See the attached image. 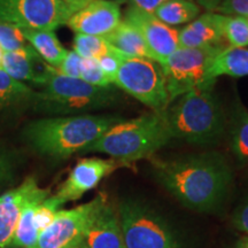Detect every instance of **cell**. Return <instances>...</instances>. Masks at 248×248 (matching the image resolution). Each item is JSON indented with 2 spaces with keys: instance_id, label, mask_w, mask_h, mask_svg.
Returning a JSON list of instances; mask_svg holds the SVG:
<instances>
[{
  "instance_id": "1",
  "label": "cell",
  "mask_w": 248,
  "mask_h": 248,
  "mask_svg": "<svg viewBox=\"0 0 248 248\" xmlns=\"http://www.w3.org/2000/svg\"><path fill=\"white\" fill-rule=\"evenodd\" d=\"M160 184L187 208L212 212L224 202L232 185V170L216 152L178 157L152 159Z\"/></svg>"
},
{
  "instance_id": "2",
  "label": "cell",
  "mask_w": 248,
  "mask_h": 248,
  "mask_svg": "<svg viewBox=\"0 0 248 248\" xmlns=\"http://www.w3.org/2000/svg\"><path fill=\"white\" fill-rule=\"evenodd\" d=\"M124 119L116 115H83L44 117L27 124L24 137L39 154L63 160L83 152Z\"/></svg>"
},
{
  "instance_id": "3",
  "label": "cell",
  "mask_w": 248,
  "mask_h": 248,
  "mask_svg": "<svg viewBox=\"0 0 248 248\" xmlns=\"http://www.w3.org/2000/svg\"><path fill=\"white\" fill-rule=\"evenodd\" d=\"M214 86L215 80L204 83L175 99L163 110L170 138L199 145L221 138L226 121Z\"/></svg>"
},
{
  "instance_id": "4",
  "label": "cell",
  "mask_w": 248,
  "mask_h": 248,
  "mask_svg": "<svg viewBox=\"0 0 248 248\" xmlns=\"http://www.w3.org/2000/svg\"><path fill=\"white\" fill-rule=\"evenodd\" d=\"M171 140L162 111L116 123L82 153H102L130 163L154 155Z\"/></svg>"
},
{
  "instance_id": "5",
  "label": "cell",
  "mask_w": 248,
  "mask_h": 248,
  "mask_svg": "<svg viewBox=\"0 0 248 248\" xmlns=\"http://www.w3.org/2000/svg\"><path fill=\"white\" fill-rule=\"evenodd\" d=\"M119 94L111 86L98 88L80 78L67 77L53 68L42 90L35 93L33 102L38 110L57 116L83 115L115 105Z\"/></svg>"
},
{
  "instance_id": "6",
  "label": "cell",
  "mask_w": 248,
  "mask_h": 248,
  "mask_svg": "<svg viewBox=\"0 0 248 248\" xmlns=\"http://www.w3.org/2000/svg\"><path fill=\"white\" fill-rule=\"evenodd\" d=\"M228 47L226 45L178 47L161 63L170 104L184 93L213 80L209 78L210 68L215 59Z\"/></svg>"
},
{
  "instance_id": "7",
  "label": "cell",
  "mask_w": 248,
  "mask_h": 248,
  "mask_svg": "<svg viewBox=\"0 0 248 248\" xmlns=\"http://www.w3.org/2000/svg\"><path fill=\"white\" fill-rule=\"evenodd\" d=\"M114 85L153 111H162L170 105L162 67L153 59L126 58L117 71Z\"/></svg>"
},
{
  "instance_id": "8",
  "label": "cell",
  "mask_w": 248,
  "mask_h": 248,
  "mask_svg": "<svg viewBox=\"0 0 248 248\" xmlns=\"http://www.w3.org/2000/svg\"><path fill=\"white\" fill-rule=\"evenodd\" d=\"M119 219L125 248H177L168 224L138 201H122Z\"/></svg>"
},
{
  "instance_id": "9",
  "label": "cell",
  "mask_w": 248,
  "mask_h": 248,
  "mask_svg": "<svg viewBox=\"0 0 248 248\" xmlns=\"http://www.w3.org/2000/svg\"><path fill=\"white\" fill-rule=\"evenodd\" d=\"M73 14L62 0H0V22L22 30L54 31Z\"/></svg>"
},
{
  "instance_id": "10",
  "label": "cell",
  "mask_w": 248,
  "mask_h": 248,
  "mask_svg": "<svg viewBox=\"0 0 248 248\" xmlns=\"http://www.w3.org/2000/svg\"><path fill=\"white\" fill-rule=\"evenodd\" d=\"M105 198L106 195L100 193L75 208L59 210L53 222L40 233L32 248H69L76 245Z\"/></svg>"
},
{
  "instance_id": "11",
  "label": "cell",
  "mask_w": 248,
  "mask_h": 248,
  "mask_svg": "<svg viewBox=\"0 0 248 248\" xmlns=\"http://www.w3.org/2000/svg\"><path fill=\"white\" fill-rule=\"evenodd\" d=\"M126 166L129 163L115 159L84 157L76 163L53 197L61 206L70 201L79 200L85 193L97 187L105 177Z\"/></svg>"
},
{
  "instance_id": "12",
  "label": "cell",
  "mask_w": 248,
  "mask_h": 248,
  "mask_svg": "<svg viewBox=\"0 0 248 248\" xmlns=\"http://www.w3.org/2000/svg\"><path fill=\"white\" fill-rule=\"evenodd\" d=\"M51 195L33 177H28L16 187L0 195V248H9L21 214L28 204L44 201Z\"/></svg>"
},
{
  "instance_id": "13",
  "label": "cell",
  "mask_w": 248,
  "mask_h": 248,
  "mask_svg": "<svg viewBox=\"0 0 248 248\" xmlns=\"http://www.w3.org/2000/svg\"><path fill=\"white\" fill-rule=\"evenodd\" d=\"M123 20L133 24L140 31L152 58L160 64L179 47V30L161 22L153 14L129 6Z\"/></svg>"
},
{
  "instance_id": "14",
  "label": "cell",
  "mask_w": 248,
  "mask_h": 248,
  "mask_svg": "<svg viewBox=\"0 0 248 248\" xmlns=\"http://www.w3.org/2000/svg\"><path fill=\"white\" fill-rule=\"evenodd\" d=\"M122 21L120 5L110 0H93L71 15L67 26L78 35L107 37Z\"/></svg>"
},
{
  "instance_id": "15",
  "label": "cell",
  "mask_w": 248,
  "mask_h": 248,
  "mask_svg": "<svg viewBox=\"0 0 248 248\" xmlns=\"http://www.w3.org/2000/svg\"><path fill=\"white\" fill-rule=\"evenodd\" d=\"M78 243L83 248H125L119 214L105 198Z\"/></svg>"
},
{
  "instance_id": "16",
  "label": "cell",
  "mask_w": 248,
  "mask_h": 248,
  "mask_svg": "<svg viewBox=\"0 0 248 248\" xmlns=\"http://www.w3.org/2000/svg\"><path fill=\"white\" fill-rule=\"evenodd\" d=\"M179 47L199 48L224 45L223 15L207 12L179 30Z\"/></svg>"
},
{
  "instance_id": "17",
  "label": "cell",
  "mask_w": 248,
  "mask_h": 248,
  "mask_svg": "<svg viewBox=\"0 0 248 248\" xmlns=\"http://www.w3.org/2000/svg\"><path fill=\"white\" fill-rule=\"evenodd\" d=\"M1 69L20 82L43 85L53 68L48 66L31 46L20 52L5 53Z\"/></svg>"
},
{
  "instance_id": "18",
  "label": "cell",
  "mask_w": 248,
  "mask_h": 248,
  "mask_svg": "<svg viewBox=\"0 0 248 248\" xmlns=\"http://www.w3.org/2000/svg\"><path fill=\"white\" fill-rule=\"evenodd\" d=\"M109 45L126 58H152L146 42L137 28L122 20L110 35L106 37Z\"/></svg>"
},
{
  "instance_id": "19",
  "label": "cell",
  "mask_w": 248,
  "mask_h": 248,
  "mask_svg": "<svg viewBox=\"0 0 248 248\" xmlns=\"http://www.w3.org/2000/svg\"><path fill=\"white\" fill-rule=\"evenodd\" d=\"M28 44L48 66L57 68L66 58L68 49L61 45L54 31L46 30H22Z\"/></svg>"
},
{
  "instance_id": "20",
  "label": "cell",
  "mask_w": 248,
  "mask_h": 248,
  "mask_svg": "<svg viewBox=\"0 0 248 248\" xmlns=\"http://www.w3.org/2000/svg\"><path fill=\"white\" fill-rule=\"evenodd\" d=\"M219 76H248V48L228 47L214 61L209 78L216 80Z\"/></svg>"
},
{
  "instance_id": "21",
  "label": "cell",
  "mask_w": 248,
  "mask_h": 248,
  "mask_svg": "<svg viewBox=\"0 0 248 248\" xmlns=\"http://www.w3.org/2000/svg\"><path fill=\"white\" fill-rule=\"evenodd\" d=\"M231 150L241 162L248 163V110L237 99L229 121Z\"/></svg>"
},
{
  "instance_id": "22",
  "label": "cell",
  "mask_w": 248,
  "mask_h": 248,
  "mask_svg": "<svg viewBox=\"0 0 248 248\" xmlns=\"http://www.w3.org/2000/svg\"><path fill=\"white\" fill-rule=\"evenodd\" d=\"M201 14V7L194 0H170L160 6L153 15L170 27L190 23Z\"/></svg>"
},
{
  "instance_id": "23",
  "label": "cell",
  "mask_w": 248,
  "mask_h": 248,
  "mask_svg": "<svg viewBox=\"0 0 248 248\" xmlns=\"http://www.w3.org/2000/svg\"><path fill=\"white\" fill-rule=\"evenodd\" d=\"M42 202L43 201H36L23 209L9 248H32L35 246L39 238V232L35 225V212Z\"/></svg>"
},
{
  "instance_id": "24",
  "label": "cell",
  "mask_w": 248,
  "mask_h": 248,
  "mask_svg": "<svg viewBox=\"0 0 248 248\" xmlns=\"http://www.w3.org/2000/svg\"><path fill=\"white\" fill-rule=\"evenodd\" d=\"M35 91L23 82L9 76L0 68V107H7L20 102L33 100Z\"/></svg>"
},
{
  "instance_id": "25",
  "label": "cell",
  "mask_w": 248,
  "mask_h": 248,
  "mask_svg": "<svg viewBox=\"0 0 248 248\" xmlns=\"http://www.w3.org/2000/svg\"><path fill=\"white\" fill-rule=\"evenodd\" d=\"M73 47V51H75L82 59H97V60L113 48L106 37L78 35V33H76L74 38Z\"/></svg>"
},
{
  "instance_id": "26",
  "label": "cell",
  "mask_w": 248,
  "mask_h": 248,
  "mask_svg": "<svg viewBox=\"0 0 248 248\" xmlns=\"http://www.w3.org/2000/svg\"><path fill=\"white\" fill-rule=\"evenodd\" d=\"M223 35L229 47L248 46V18L223 15Z\"/></svg>"
},
{
  "instance_id": "27",
  "label": "cell",
  "mask_w": 248,
  "mask_h": 248,
  "mask_svg": "<svg viewBox=\"0 0 248 248\" xmlns=\"http://www.w3.org/2000/svg\"><path fill=\"white\" fill-rule=\"evenodd\" d=\"M0 46L5 53H12L23 51L30 45L28 44L22 29L13 24L0 22Z\"/></svg>"
},
{
  "instance_id": "28",
  "label": "cell",
  "mask_w": 248,
  "mask_h": 248,
  "mask_svg": "<svg viewBox=\"0 0 248 248\" xmlns=\"http://www.w3.org/2000/svg\"><path fill=\"white\" fill-rule=\"evenodd\" d=\"M79 78L88 84L98 88H108L111 85L110 80L104 74L97 59H82Z\"/></svg>"
},
{
  "instance_id": "29",
  "label": "cell",
  "mask_w": 248,
  "mask_h": 248,
  "mask_svg": "<svg viewBox=\"0 0 248 248\" xmlns=\"http://www.w3.org/2000/svg\"><path fill=\"white\" fill-rule=\"evenodd\" d=\"M125 59V55L120 53L114 48H111L107 54L102 55L101 58L98 59L102 71L107 76V78L110 80L111 84H114V79H115L117 71H119L121 64Z\"/></svg>"
},
{
  "instance_id": "30",
  "label": "cell",
  "mask_w": 248,
  "mask_h": 248,
  "mask_svg": "<svg viewBox=\"0 0 248 248\" xmlns=\"http://www.w3.org/2000/svg\"><path fill=\"white\" fill-rule=\"evenodd\" d=\"M215 12L228 16L248 17V0H222Z\"/></svg>"
},
{
  "instance_id": "31",
  "label": "cell",
  "mask_w": 248,
  "mask_h": 248,
  "mask_svg": "<svg viewBox=\"0 0 248 248\" xmlns=\"http://www.w3.org/2000/svg\"><path fill=\"white\" fill-rule=\"evenodd\" d=\"M80 66H82V58L75 51H68L66 58L57 68L59 73L62 75L71 77V78H79Z\"/></svg>"
},
{
  "instance_id": "32",
  "label": "cell",
  "mask_w": 248,
  "mask_h": 248,
  "mask_svg": "<svg viewBox=\"0 0 248 248\" xmlns=\"http://www.w3.org/2000/svg\"><path fill=\"white\" fill-rule=\"evenodd\" d=\"M232 223L238 230L248 234V199L235 209L232 216Z\"/></svg>"
},
{
  "instance_id": "33",
  "label": "cell",
  "mask_w": 248,
  "mask_h": 248,
  "mask_svg": "<svg viewBox=\"0 0 248 248\" xmlns=\"http://www.w3.org/2000/svg\"><path fill=\"white\" fill-rule=\"evenodd\" d=\"M167 1H170V0H128L130 6L150 14H153L160 6L166 4Z\"/></svg>"
},
{
  "instance_id": "34",
  "label": "cell",
  "mask_w": 248,
  "mask_h": 248,
  "mask_svg": "<svg viewBox=\"0 0 248 248\" xmlns=\"http://www.w3.org/2000/svg\"><path fill=\"white\" fill-rule=\"evenodd\" d=\"M62 1L71 9L73 13H76L77 11L85 7L86 5H89L90 2L93 1V0H62Z\"/></svg>"
},
{
  "instance_id": "35",
  "label": "cell",
  "mask_w": 248,
  "mask_h": 248,
  "mask_svg": "<svg viewBox=\"0 0 248 248\" xmlns=\"http://www.w3.org/2000/svg\"><path fill=\"white\" fill-rule=\"evenodd\" d=\"M198 5L207 9V12H215V9L218 7L222 0H194Z\"/></svg>"
},
{
  "instance_id": "36",
  "label": "cell",
  "mask_w": 248,
  "mask_h": 248,
  "mask_svg": "<svg viewBox=\"0 0 248 248\" xmlns=\"http://www.w3.org/2000/svg\"><path fill=\"white\" fill-rule=\"evenodd\" d=\"M7 172H8V163L5 159L4 154L0 152V184H1V182L5 179Z\"/></svg>"
},
{
  "instance_id": "37",
  "label": "cell",
  "mask_w": 248,
  "mask_h": 248,
  "mask_svg": "<svg viewBox=\"0 0 248 248\" xmlns=\"http://www.w3.org/2000/svg\"><path fill=\"white\" fill-rule=\"evenodd\" d=\"M4 49L1 48V46H0V68H1V64H2V59H4Z\"/></svg>"
},
{
  "instance_id": "38",
  "label": "cell",
  "mask_w": 248,
  "mask_h": 248,
  "mask_svg": "<svg viewBox=\"0 0 248 248\" xmlns=\"http://www.w3.org/2000/svg\"><path fill=\"white\" fill-rule=\"evenodd\" d=\"M235 248H248V240H246V241H244V243L239 244Z\"/></svg>"
},
{
  "instance_id": "39",
  "label": "cell",
  "mask_w": 248,
  "mask_h": 248,
  "mask_svg": "<svg viewBox=\"0 0 248 248\" xmlns=\"http://www.w3.org/2000/svg\"><path fill=\"white\" fill-rule=\"evenodd\" d=\"M110 1L116 2V4H119V5H122V4H124V2H128V0H110Z\"/></svg>"
},
{
  "instance_id": "40",
  "label": "cell",
  "mask_w": 248,
  "mask_h": 248,
  "mask_svg": "<svg viewBox=\"0 0 248 248\" xmlns=\"http://www.w3.org/2000/svg\"><path fill=\"white\" fill-rule=\"evenodd\" d=\"M69 248H83V246H82V245H80L79 243H77L76 245H74V246H71V247H69Z\"/></svg>"
},
{
  "instance_id": "41",
  "label": "cell",
  "mask_w": 248,
  "mask_h": 248,
  "mask_svg": "<svg viewBox=\"0 0 248 248\" xmlns=\"http://www.w3.org/2000/svg\"><path fill=\"white\" fill-rule=\"evenodd\" d=\"M247 18H248V17H247Z\"/></svg>"
}]
</instances>
